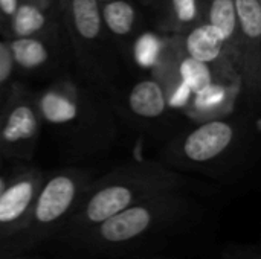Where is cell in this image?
<instances>
[{
  "instance_id": "6da1fadb",
  "label": "cell",
  "mask_w": 261,
  "mask_h": 259,
  "mask_svg": "<svg viewBox=\"0 0 261 259\" xmlns=\"http://www.w3.org/2000/svg\"><path fill=\"white\" fill-rule=\"evenodd\" d=\"M187 177L164 162H132L93 179L58 238L73 244L80 237L125 208L168 191L187 189Z\"/></svg>"
},
{
  "instance_id": "7a4b0ae2",
  "label": "cell",
  "mask_w": 261,
  "mask_h": 259,
  "mask_svg": "<svg viewBox=\"0 0 261 259\" xmlns=\"http://www.w3.org/2000/svg\"><path fill=\"white\" fill-rule=\"evenodd\" d=\"M199 212V205L185 192L168 191L144 198L112 215L72 246L89 253L119 255L185 226Z\"/></svg>"
},
{
  "instance_id": "3957f363",
  "label": "cell",
  "mask_w": 261,
  "mask_h": 259,
  "mask_svg": "<svg viewBox=\"0 0 261 259\" xmlns=\"http://www.w3.org/2000/svg\"><path fill=\"white\" fill-rule=\"evenodd\" d=\"M245 130L239 119L228 116L199 122L174 137L164 150V163L179 172H197L225 179L243 160Z\"/></svg>"
},
{
  "instance_id": "277c9868",
  "label": "cell",
  "mask_w": 261,
  "mask_h": 259,
  "mask_svg": "<svg viewBox=\"0 0 261 259\" xmlns=\"http://www.w3.org/2000/svg\"><path fill=\"white\" fill-rule=\"evenodd\" d=\"M40 122L67 136L75 150H93L112 134L113 121L106 104L70 79H60L34 96Z\"/></svg>"
},
{
  "instance_id": "5b68a950",
  "label": "cell",
  "mask_w": 261,
  "mask_h": 259,
  "mask_svg": "<svg viewBox=\"0 0 261 259\" xmlns=\"http://www.w3.org/2000/svg\"><path fill=\"white\" fill-rule=\"evenodd\" d=\"M92 180L90 171L78 168L46 174L23 226L0 252H24L54 237L58 238Z\"/></svg>"
},
{
  "instance_id": "8992f818",
  "label": "cell",
  "mask_w": 261,
  "mask_h": 259,
  "mask_svg": "<svg viewBox=\"0 0 261 259\" xmlns=\"http://www.w3.org/2000/svg\"><path fill=\"white\" fill-rule=\"evenodd\" d=\"M57 12L81 70L98 82L116 75L118 47L107 34L98 0H57Z\"/></svg>"
},
{
  "instance_id": "52a82bcc",
  "label": "cell",
  "mask_w": 261,
  "mask_h": 259,
  "mask_svg": "<svg viewBox=\"0 0 261 259\" xmlns=\"http://www.w3.org/2000/svg\"><path fill=\"white\" fill-rule=\"evenodd\" d=\"M40 127L34 96L20 87L12 89L0 107V157H31Z\"/></svg>"
},
{
  "instance_id": "ba28073f",
  "label": "cell",
  "mask_w": 261,
  "mask_h": 259,
  "mask_svg": "<svg viewBox=\"0 0 261 259\" xmlns=\"http://www.w3.org/2000/svg\"><path fill=\"white\" fill-rule=\"evenodd\" d=\"M239 47L237 73L242 90L258 98L261 89V0H234Z\"/></svg>"
},
{
  "instance_id": "9c48e42d",
  "label": "cell",
  "mask_w": 261,
  "mask_h": 259,
  "mask_svg": "<svg viewBox=\"0 0 261 259\" xmlns=\"http://www.w3.org/2000/svg\"><path fill=\"white\" fill-rule=\"evenodd\" d=\"M46 172L26 169L12 176L0 192V247L23 226Z\"/></svg>"
},
{
  "instance_id": "30bf717a",
  "label": "cell",
  "mask_w": 261,
  "mask_h": 259,
  "mask_svg": "<svg viewBox=\"0 0 261 259\" xmlns=\"http://www.w3.org/2000/svg\"><path fill=\"white\" fill-rule=\"evenodd\" d=\"M182 50L191 58L206 63L231 79H239V73L228 46L220 34L206 21H200L185 34L179 35Z\"/></svg>"
},
{
  "instance_id": "8fae6325",
  "label": "cell",
  "mask_w": 261,
  "mask_h": 259,
  "mask_svg": "<svg viewBox=\"0 0 261 259\" xmlns=\"http://www.w3.org/2000/svg\"><path fill=\"white\" fill-rule=\"evenodd\" d=\"M154 27L164 35H182L203 21L205 0H144Z\"/></svg>"
},
{
  "instance_id": "7c38bea8",
  "label": "cell",
  "mask_w": 261,
  "mask_h": 259,
  "mask_svg": "<svg viewBox=\"0 0 261 259\" xmlns=\"http://www.w3.org/2000/svg\"><path fill=\"white\" fill-rule=\"evenodd\" d=\"M104 27L121 52L132 50L135 38L142 32L141 12L132 0H112L101 3Z\"/></svg>"
},
{
  "instance_id": "4fadbf2b",
  "label": "cell",
  "mask_w": 261,
  "mask_h": 259,
  "mask_svg": "<svg viewBox=\"0 0 261 259\" xmlns=\"http://www.w3.org/2000/svg\"><path fill=\"white\" fill-rule=\"evenodd\" d=\"M240 92V82H213L191 96L184 113L196 122L228 116L232 113Z\"/></svg>"
},
{
  "instance_id": "5bb4252c",
  "label": "cell",
  "mask_w": 261,
  "mask_h": 259,
  "mask_svg": "<svg viewBox=\"0 0 261 259\" xmlns=\"http://www.w3.org/2000/svg\"><path fill=\"white\" fill-rule=\"evenodd\" d=\"M50 14L52 11L21 0L15 12L6 21L9 38L47 37L54 26H58L57 20Z\"/></svg>"
},
{
  "instance_id": "9a60e30c",
  "label": "cell",
  "mask_w": 261,
  "mask_h": 259,
  "mask_svg": "<svg viewBox=\"0 0 261 259\" xmlns=\"http://www.w3.org/2000/svg\"><path fill=\"white\" fill-rule=\"evenodd\" d=\"M128 110L141 119L162 118L170 108L161 82L150 76L138 81L127 96Z\"/></svg>"
},
{
  "instance_id": "2e32d148",
  "label": "cell",
  "mask_w": 261,
  "mask_h": 259,
  "mask_svg": "<svg viewBox=\"0 0 261 259\" xmlns=\"http://www.w3.org/2000/svg\"><path fill=\"white\" fill-rule=\"evenodd\" d=\"M203 21L213 26L225 41L237 69L239 27L234 0H205Z\"/></svg>"
},
{
  "instance_id": "e0dca14e",
  "label": "cell",
  "mask_w": 261,
  "mask_h": 259,
  "mask_svg": "<svg viewBox=\"0 0 261 259\" xmlns=\"http://www.w3.org/2000/svg\"><path fill=\"white\" fill-rule=\"evenodd\" d=\"M14 67L23 70H37L44 67L52 56L47 37H21L6 41Z\"/></svg>"
},
{
  "instance_id": "ac0fdd59",
  "label": "cell",
  "mask_w": 261,
  "mask_h": 259,
  "mask_svg": "<svg viewBox=\"0 0 261 259\" xmlns=\"http://www.w3.org/2000/svg\"><path fill=\"white\" fill-rule=\"evenodd\" d=\"M177 72H179L180 79L185 82V85L190 89V92L193 95L203 90L205 87L211 85L213 82H217V81L240 82L239 79L226 78L213 66L202 63V61H197V60L191 58L190 55H187L180 47V41H179V53H177Z\"/></svg>"
},
{
  "instance_id": "d6986e66",
  "label": "cell",
  "mask_w": 261,
  "mask_h": 259,
  "mask_svg": "<svg viewBox=\"0 0 261 259\" xmlns=\"http://www.w3.org/2000/svg\"><path fill=\"white\" fill-rule=\"evenodd\" d=\"M164 44H165L164 34L158 35L154 32H141L132 44V52L136 63L142 67L151 69Z\"/></svg>"
},
{
  "instance_id": "ffe728a7",
  "label": "cell",
  "mask_w": 261,
  "mask_h": 259,
  "mask_svg": "<svg viewBox=\"0 0 261 259\" xmlns=\"http://www.w3.org/2000/svg\"><path fill=\"white\" fill-rule=\"evenodd\" d=\"M222 259H260V250L257 246L232 244L222 252Z\"/></svg>"
},
{
  "instance_id": "44dd1931",
  "label": "cell",
  "mask_w": 261,
  "mask_h": 259,
  "mask_svg": "<svg viewBox=\"0 0 261 259\" xmlns=\"http://www.w3.org/2000/svg\"><path fill=\"white\" fill-rule=\"evenodd\" d=\"M12 69H14V64H12L8 46H6V43H3L0 40V85L9 78Z\"/></svg>"
},
{
  "instance_id": "7402d4cb",
  "label": "cell",
  "mask_w": 261,
  "mask_h": 259,
  "mask_svg": "<svg viewBox=\"0 0 261 259\" xmlns=\"http://www.w3.org/2000/svg\"><path fill=\"white\" fill-rule=\"evenodd\" d=\"M21 0H0V21H8V18L15 12Z\"/></svg>"
},
{
  "instance_id": "603a6c76",
  "label": "cell",
  "mask_w": 261,
  "mask_h": 259,
  "mask_svg": "<svg viewBox=\"0 0 261 259\" xmlns=\"http://www.w3.org/2000/svg\"><path fill=\"white\" fill-rule=\"evenodd\" d=\"M24 2H29V3H34L43 9H47V11H52L57 8V0H24Z\"/></svg>"
},
{
  "instance_id": "cb8c5ba5",
  "label": "cell",
  "mask_w": 261,
  "mask_h": 259,
  "mask_svg": "<svg viewBox=\"0 0 261 259\" xmlns=\"http://www.w3.org/2000/svg\"><path fill=\"white\" fill-rule=\"evenodd\" d=\"M9 176H3V174H0V192L3 191V188L8 185V182H9Z\"/></svg>"
},
{
  "instance_id": "d4e9b609",
  "label": "cell",
  "mask_w": 261,
  "mask_h": 259,
  "mask_svg": "<svg viewBox=\"0 0 261 259\" xmlns=\"http://www.w3.org/2000/svg\"><path fill=\"white\" fill-rule=\"evenodd\" d=\"M2 259H40V258H28V256H9V258H2Z\"/></svg>"
},
{
  "instance_id": "484cf974",
  "label": "cell",
  "mask_w": 261,
  "mask_h": 259,
  "mask_svg": "<svg viewBox=\"0 0 261 259\" xmlns=\"http://www.w3.org/2000/svg\"><path fill=\"white\" fill-rule=\"evenodd\" d=\"M99 3H106V2H112V0H98Z\"/></svg>"
},
{
  "instance_id": "4316f807",
  "label": "cell",
  "mask_w": 261,
  "mask_h": 259,
  "mask_svg": "<svg viewBox=\"0 0 261 259\" xmlns=\"http://www.w3.org/2000/svg\"><path fill=\"white\" fill-rule=\"evenodd\" d=\"M2 160H3V159H2V157H0V163H2Z\"/></svg>"
},
{
  "instance_id": "83f0119b",
  "label": "cell",
  "mask_w": 261,
  "mask_h": 259,
  "mask_svg": "<svg viewBox=\"0 0 261 259\" xmlns=\"http://www.w3.org/2000/svg\"><path fill=\"white\" fill-rule=\"evenodd\" d=\"M141 2H144V0H139V3H141Z\"/></svg>"
}]
</instances>
